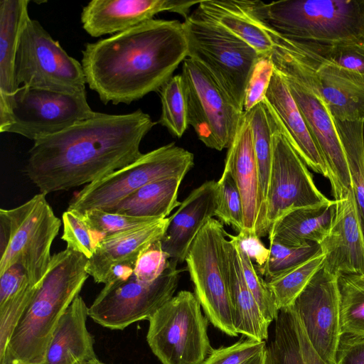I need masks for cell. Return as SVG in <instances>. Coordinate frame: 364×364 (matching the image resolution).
Masks as SVG:
<instances>
[{"label":"cell","instance_id":"obj_1","mask_svg":"<svg viewBox=\"0 0 364 364\" xmlns=\"http://www.w3.org/2000/svg\"><path fill=\"white\" fill-rule=\"evenodd\" d=\"M156 123L140 109L120 114L96 112L35 141L24 173L46 195L89 184L139 158L140 144Z\"/></svg>","mask_w":364,"mask_h":364},{"label":"cell","instance_id":"obj_2","mask_svg":"<svg viewBox=\"0 0 364 364\" xmlns=\"http://www.w3.org/2000/svg\"><path fill=\"white\" fill-rule=\"evenodd\" d=\"M187 54L183 23L153 18L87 43L81 64L87 85L103 104L129 105L158 92Z\"/></svg>","mask_w":364,"mask_h":364},{"label":"cell","instance_id":"obj_3","mask_svg":"<svg viewBox=\"0 0 364 364\" xmlns=\"http://www.w3.org/2000/svg\"><path fill=\"white\" fill-rule=\"evenodd\" d=\"M87 260L67 247L52 255L43 283L15 327L0 364H43L60 318L89 277Z\"/></svg>","mask_w":364,"mask_h":364},{"label":"cell","instance_id":"obj_4","mask_svg":"<svg viewBox=\"0 0 364 364\" xmlns=\"http://www.w3.org/2000/svg\"><path fill=\"white\" fill-rule=\"evenodd\" d=\"M240 1L262 24L288 39L364 43V0Z\"/></svg>","mask_w":364,"mask_h":364},{"label":"cell","instance_id":"obj_5","mask_svg":"<svg viewBox=\"0 0 364 364\" xmlns=\"http://www.w3.org/2000/svg\"><path fill=\"white\" fill-rule=\"evenodd\" d=\"M46 196L39 193L16 208L0 209V274L18 264L33 285L42 284L61 225Z\"/></svg>","mask_w":364,"mask_h":364},{"label":"cell","instance_id":"obj_6","mask_svg":"<svg viewBox=\"0 0 364 364\" xmlns=\"http://www.w3.org/2000/svg\"><path fill=\"white\" fill-rule=\"evenodd\" d=\"M183 26L187 57L202 65L243 111L246 86L261 55L249 43L198 9L184 20Z\"/></svg>","mask_w":364,"mask_h":364},{"label":"cell","instance_id":"obj_7","mask_svg":"<svg viewBox=\"0 0 364 364\" xmlns=\"http://www.w3.org/2000/svg\"><path fill=\"white\" fill-rule=\"evenodd\" d=\"M194 165L193 154L174 142L141 156L129 165L85 185L69 203L68 209L80 214L92 209L109 210L120 200L151 182L183 179Z\"/></svg>","mask_w":364,"mask_h":364},{"label":"cell","instance_id":"obj_8","mask_svg":"<svg viewBox=\"0 0 364 364\" xmlns=\"http://www.w3.org/2000/svg\"><path fill=\"white\" fill-rule=\"evenodd\" d=\"M195 294L182 290L149 319L147 343L162 364H202L213 348Z\"/></svg>","mask_w":364,"mask_h":364},{"label":"cell","instance_id":"obj_9","mask_svg":"<svg viewBox=\"0 0 364 364\" xmlns=\"http://www.w3.org/2000/svg\"><path fill=\"white\" fill-rule=\"evenodd\" d=\"M228 232L218 220H209L196 235L186 257L194 294L207 318L222 332L237 336L226 269Z\"/></svg>","mask_w":364,"mask_h":364},{"label":"cell","instance_id":"obj_10","mask_svg":"<svg viewBox=\"0 0 364 364\" xmlns=\"http://www.w3.org/2000/svg\"><path fill=\"white\" fill-rule=\"evenodd\" d=\"M87 94L70 95L20 87L0 109V132L33 141L59 133L95 114Z\"/></svg>","mask_w":364,"mask_h":364},{"label":"cell","instance_id":"obj_11","mask_svg":"<svg viewBox=\"0 0 364 364\" xmlns=\"http://www.w3.org/2000/svg\"><path fill=\"white\" fill-rule=\"evenodd\" d=\"M22 86L60 93L87 94L82 64L69 55L39 21L29 18L22 31L15 63Z\"/></svg>","mask_w":364,"mask_h":364},{"label":"cell","instance_id":"obj_12","mask_svg":"<svg viewBox=\"0 0 364 364\" xmlns=\"http://www.w3.org/2000/svg\"><path fill=\"white\" fill-rule=\"evenodd\" d=\"M272 125V157L264 201L262 237L288 213L328 201L312 174L286 138L273 109L264 99Z\"/></svg>","mask_w":364,"mask_h":364},{"label":"cell","instance_id":"obj_13","mask_svg":"<svg viewBox=\"0 0 364 364\" xmlns=\"http://www.w3.org/2000/svg\"><path fill=\"white\" fill-rule=\"evenodd\" d=\"M177 264L170 259L162 274L152 282H141L133 274L127 279L105 284L89 307V317L112 330L149 320L173 296L182 272Z\"/></svg>","mask_w":364,"mask_h":364},{"label":"cell","instance_id":"obj_14","mask_svg":"<svg viewBox=\"0 0 364 364\" xmlns=\"http://www.w3.org/2000/svg\"><path fill=\"white\" fill-rule=\"evenodd\" d=\"M188 122L198 139L208 148H229L239 128L240 110L209 73L191 58L182 64Z\"/></svg>","mask_w":364,"mask_h":364},{"label":"cell","instance_id":"obj_15","mask_svg":"<svg viewBox=\"0 0 364 364\" xmlns=\"http://www.w3.org/2000/svg\"><path fill=\"white\" fill-rule=\"evenodd\" d=\"M274 69L286 82L328 168L333 200L342 199L351 188V181L334 119L312 87L286 71Z\"/></svg>","mask_w":364,"mask_h":364},{"label":"cell","instance_id":"obj_16","mask_svg":"<svg viewBox=\"0 0 364 364\" xmlns=\"http://www.w3.org/2000/svg\"><path fill=\"white\" fill-rule=\"evenodd\" d=\"M338 279L323 267L289 306L327 364H335L341 335Z\"/></svg>","mask_w":364,"mask_h":364},{"label":"cell","instance_id":"obj_17","mask_svg":"<svg viewBox=\"0 0 364 364\" xmlns=\"http://www.w3.org/2000/svg\"><path fill=\"white\" fill-rule=\"evenodd\" d=\"M198 1L181 0H92L82 8L83 29L92 37L114 35L164 11L177 13L185 18Z\"/></svg>","mask_w":364,"mask_h":364},{"label":"cell","instance_id":"obj_18","mask_svg":"<svg viewBox=\"0 0 364 364\" xmlns=\"http://www.w3.org/2000/svg\"><path fill=\"white\" fill-rule=\"evenodd\" d=\"M336 201L335 215L319 244L323 269L340 277L364 274V233L352 188Z\"/></svg>","mask_w":364,"mask_h":364},{"label":"cell","instance_id":"obj_19","mask_svg":"<svg viewBox=\"0 0 364 364\" xmlns=\"http://www.w3.org/2000/svg\"><path fill=\"white\" fill-rule=\"evenodd\" d=\"M224 171L233 178L242 198L243 230L238 234L262 237L264 200L252 128L245 112L235 136L228 149Z\"/></svg>","mask_w":364,"mask_h":364},{"label":"cell","instance_id":"obj_20","mask_svg":"<svg viewBox=\"0 0 364 364\" xmlns=\"http://www.w3.org/2000/svg\"><path fill=\"white\" fill-rule=\"evenodd\" d=\"M217 181H205L193 190L169 217L161 240L162 250L173 262L185 261L189 248L205 224L215 216Z\"/></svg>","mask_w":364,"mask_h":364},{"label":"cell","instance_id":"obj_21","mask_svg":"<svg viewBox=\"0 0 364 364\" xmlns=\"http://www.w3.org/2000/svg\"><path fill=\"white\" fill-rule=\"evenodd\" d=\"M168 223L169 217L104 237L98 242L94 255L87 260V274L96 283L105 284L114 266L135 264L142 252L162 239Z\"/></svg>","mask_w":364,"mask_h":364},{"label":"cell","instance_id":"obj_22","mask_svg":"<svg viewBox=\"0 0 364 364\" xmlns=\"http://www.w3.org/2000/svg\"><path fill=\"white\" fill-rule=\"evenodd\" d=\"M265 100L273 109L288 141L307 167L326 178L331 176L289 88L275 70Z\"/></svg>","mask_w":364,"mask_h":364},{"label":"cell","instance_id":"obj_23","mask_svg":"<svg viewBox=\"0 0 364 364\" xmlns=\"http://www.w3.org/2000/svg\"><path fill=\"white\" fill-rule=\"evenodd\" d=\"M87 317L89 307L79 294L60 318L43 364H87L97 358Z\"/></svg>","mask_w":364,"mask_h":364},{"label":"cell","instance_id":"obj_24","mask_svg":"<svg viewBox=\"0 0 364 364\" xmlns=\"http://www.w3.org/2000/svg\"><path fill=\"white\" fill-rule=\"evenodd\" d=\"M225 255L234 328L247 338L266 341L270 323L246 284L235 247L230 239L225 244Z\"/></svg>","mask_w":364,"mask_h":364},{"label":"cell","instance_id":"obj_25","mask_svg":"<svg viewBox=\"0 0 364 364\" xmlns=\"http://www.w3.org/2000/svg\"><path fill=\"white\" fill-rule=\"evenodd\" d=\"M335 212L336 201L330 199L295 209L273 225L268 234L269 243L277 242L289 247L320 244L328 233Z\"/></svg>","mask_w":364,"mask_h":364},{"label":"cell","instance_id":"obj_26","mask_svg":"<svg viewBox=\"0 0 364 364\" xmlns=\"http://www.w3.org/2000/svg\"><path fill=\"white\" fill-rule=\"evenodd\" d=\"M274 321V336L266 347L267 364H327L291 307L280 309Z\"/></svg>","mask_w":364,"mask_h":364},{"label":"cell","instance_id":"obj_27","mask_svg":"<svg viewBox=\"0 0 364 364\" xmlns=\"http://www.w3.org/2000/svg\"><path fill=\"white\" fill-rule=\"evenodd\" d=\"M28 0L0 1V109L18 89L15 63L20 37L28 14Z\"/></svg>","mask_w":364,"mask_h":364},{"label":"cell","instance_id":"obj_28","mask_svg":"<svg viewBox=\"0 0 364 364\" xmlns=\"http://www.w3.org/2000/svg\"><path fill=\"white\" fill-rule=\"evenodd\" d=\"M197 9L249 43L261 56L271 54L274 44L269 35L240 1L202 0Z\"/></svg>","mask_w":364,"mask_h":364},{"label":"cell","instance_id":"obj_29","mask_svg":"<svg viewBox=\"0 0 364 364\" xmlns=\"http://www.w3.org/2000/svg\"><path fill=\"white\" fill-rule=\"evenodd\" d=\"M40 286L33 285L20 264L0 274V359L18 321Z\"/></svg>","mask_w":364,"mask_h":364},{"label":"cell","instance_id":"obj_30","mask_svg":"<svg viewBox=\"0 0 364 364\" xmlns=\"http://www.w3.org/2000/svg\"><path fill=\"white\" fill-rule=\"evenodd\" d=\"M182 180L169 178L148 183L107 211L153 220L166 218L175 208L181 205V202L178 200V193Z\"/></svg>","mask_w":364,"mask_h":364},{"label":"cell","instance_id":"obj_31","mask_svg":"<svg viewBox=\"0 0 364 364\" xmlns=\"http://www.w3.org/2000/svg\"><path fill=\"white\" fill-rule=\"evenodd\" d=\"M334 121L346 154L351 188L364 233V122Z\"/></svg>","mask_w":364,"mask_h":364},{"label":"cell","instance_id":"obj_32","mask_svg":"<svg viewBox=\"0 0 364 364\" xmlns=\"http://www.w3.org/2000/svg\"><path fill=\"white\" fill-rule=\"evenodd\" d=\"M321 252L279 275L266 281L279 309L291 306L313 277L323 267Z\"/></svg>","mask_w":364,"mask_h":364},{"label":"cell","instance_id":"obj_33","mask_svg":"<svg viewBox=\"0 0 364 364\" xmlns=\"http://www.w3.org/2000/svg\"><path fill=\"white\" fill-rule=\"evenodd\" d=\"M158 92L161 103L159 123L173 136L181 137L189 126L188 103L181 74L173 75Z\"/></svg>","mask_w":364,"mask_h":364},{"label":"cell","instance_id":"obj_34","mask_svg":"<svg viewBox=\"0 0 364 364\" xmlns=\"http://www.w3.org/2000/svg\"><path fill=\"white\" fill-rule=\"evenodd\" d=\"M245 113L252 128L264 209L272 157V125L264 102L259 103Z\"/></svg>","mask_w":364,"mask_h":364},{"label":"cell","instance_id":"obj_35","mask_svg":"<svg viewBox=\"0 0 364 364\" xmlns=\"http://www.w3.org/2000/svg\"><path fill=\"white\" fill-rule=\"evenodd\" d=\"M341 333L364 334V283L356 275L338 279Z\"/></svg>","mask_w":364,"mask_h":364},{"label":"cell","instance_id":"obj_36","mask_svg":"<svg viewBox=\"0 0 364 364\" xmlns=\"http://www.w3.org/2000/svg\"><path fill=\"white\" fill-rule=\"evenodd\" d=\"M297 42L318 59L364 78V43Z\"/></svg>","mask_w":364,"mask_h":364},{"label":"cell","instance_id":"obj_37","mask_svg":"<svg viewBox=\"0 0 364 364\" xmlns=\"http://www.w3.org/2000/svg\"><path fill=\"white\" fill-rule=\"evenodd\" d=\"M228 236L235 247L246 284L265 319L271 323L277 317L279 309L267 282L251 259L240 247L236 235L228 234Z\"/></svg>","mask_w":364,"mask_h":364},{"label":"cell","instance_id":"obj_38","mask_svg":"<svg viewBox=\"0 0 364 364\" xmlns=\"http://www.w3.org/2000/svg\"><path fill=\"white\" fill-rule=\"evenodd\" d=\"M215 216L222 223L241 232L243 230V210L239 189L232 176L223 171L217 181Z\"/></svg>","mask_w":364,"mask_h":364},{"label":"cell","instance_id":"obj_39","mask_svg":"<svg viewBox=\"0 0 364 364\" xmlns=\"http://www.w3.org/2000/svg\"><path fill=\"white\" fill-rule=\"evenodd\" d=\"M269 255L264 267L259 272L269 280L295 265L321 252L318 243H309L301 247H289L277 242L269 243Z\"/></svg>","mask_w":364,"mask_h":364},{"label":"cell","instance_id":"obj_40","mask_svg":"<svg viewBox=\"0 0 364 364\" xmlns=\"http://www.w3.org/2000/svg\"><path fill=\"white\" fill-rule=\"evenodd\" d=\"M63 232L61 239L69 248L90 259L95 253L100 239L90 229L82 215L67 209L62 215Z\"/></svg>","mask_w":364,"mask_h":364},{"label":"cell","instance_id":"obj_41","mask_svg":"<svg viewBox=\"0 0 364 364\" xmlns=\"http://www.w3.org/2000/svg\"><path fill=\"white\" fill-rule=\"evenodd\" d=\"M81 215L100 240L105 236L142 227L158 220L132 217L97 208L87 210Z\"/></svg>","mask_w":364,"mask_h":364},{"label":"cell","instance_id":"obj_42","mask_svg":"<svg viewBox=\"0 0 364 364\" xmlns=\"http://www.w3.org/2000/svg\"><path fill=\"white\" fill-rule=\"evenodd\" d=\"M274 72V65L271 55L260 56L251 72L246 86L244 112H249L264 100Z\"/></svg>","mask_w":364,"mask_h":364},{"label":"cell","instance_id":"obj_43","mask_svg":"<svg viewBox=\"0 0 364 364\" xmlns=\"http://www.w3.org/2000/svg\"><path fill=\"white\" fill-rule=\"evenodd\" d=\"M170 258L162 250L161 240L152 243L139 256L134 267V275L143 282H152L166 269Z\"/></svg>","mask_w":364,"mask_h":364},{"label":"cell","instance_id":"obj_44","mask_svg":"<svg viewBox=\"0 0 364 364\" xmlns=\"http://www.w3.org/2000/svg\"><path fill=\"white\" fill-rule=\"evenodd\" d=\"M264 341L251 338L218 349H213L202 364H240L266 348Z\"/></svg>","mask_w":364,"mask_h":364},{"label":"cell","instance_id":"obj_45","mask_svg":"<svg viewBox=\"0 0 364 364\" xmlns=\"http://www.w3.org/2000/svg\"><path fill=\"white\" fill-rule=\"evenodd\" d=\"M335 364H364V334L341 333Z\"/></svg>","mask_w":364,"mask_h":364},{"label":"cell","instance_id":"obj_46","mask_svg":"<svg viewBox=\"0 0 364 364\" xmlns=\"http://www.w3.org/2000/svg\"><path fill=\"white\" fill-rule=\"evenodd\" d=\"M236 237L242 250L255 262V266L259 272L267 261L269 249L264 246L260 237L257 235L237 234Z\"/></svg>","mask_w":364,"mask_h":364},{"label":"cell","instance_id":"obj_47","mask_svg":"<svg viewBox=\"0 0 364 364\" xmlns=\"http://www.w3.org/2000/svg\"><path fill=\"white\" fill-rule=\"evenodd\" d=\"M240 364H267L266 348Z\"/></svg>","mask_w":364,"mask_h":364},{"label":"cell","instance_id":"obj_48","mask_svg":"<svg viewBox=\"0 0 364 364\" xmlns=\"http://www.w3.org/2000/svg\"><path fill=\"white\" fill-rule=\"evenodd\" d=\"M87 364H107L105 363L100 360H98L97 358L90 362H88Z\"/></svg>","mask_w":364,"mask_h":364},{"label":"cell","instance_id":"obj_49","mask_svg":"<svg viewBox=\"0 0 364 364\" xmlns=\"http://www.w3.org/2000/svg\"><path fill=\"white\" fill-rule=\"evenodd\" d=\"M356 276H357V277H358V278L361 282H363L364 283V274L360 275V276H358V275H356Z\"/></svg>","mask_w":364,"mask_h":364},{"label":"cell","instance_id":"obj_50","mask_svg":"<svg viewBox=\"0 0 364 364\" xmlns=\"http://www.w3.org/2000/svg\"><path fill=\"white\" fill-rule=\"evenodd\" d=\"M363 148H364V125H363Z\"/></svg>","mask_w":364,"mask_h":364}]
</instances>
